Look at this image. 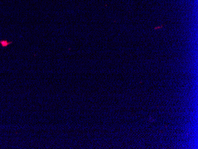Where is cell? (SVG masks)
Masks as SVG:
<instances>
[{
	"instance_id": "6da1fadb",
	"label": "cell",
	"mask_w": 198,
	"mask_h": 149,
	"mask_svg": "<svg viewBox=\"0 0 198 149\" xmlns=\"http://www.w3.org/2000/svg\"><path fill=\"white\" fill-rule=\"evenodd\" d=\"M11 44H12V42H7L6 40H2V41H0V44L3 48L7 47V46H8Z\"/></svg>"
}]
</instances>
